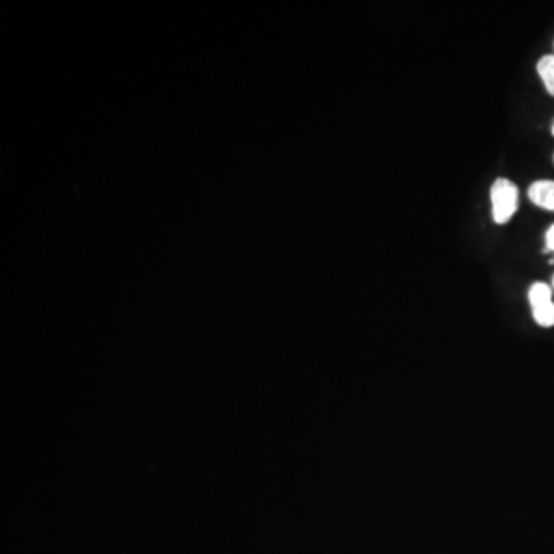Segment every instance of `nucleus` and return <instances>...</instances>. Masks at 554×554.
I'll use <instances>...</instances> for the list:
<instances>
[{"label": "nucleus", "instance_id": "obj_1", "mask_svg": "<svg viewBox=\"0 0 554 554\" xmlns=\"http://www.w3.org/2000/svg\"><path fill=\"white\" fill-rule=\"evenodd\" d=\"M493 219L496 224L505 225L513 219L519 208V188L510 179L499 177L490 191Z\"/></svg>", "mask_w": 554, "mask_h": 554}, {"label": "nucleus", "instance_id": "obj_2", "mask_svg": "<svg viewBox=\"0 0 554 554\" xmlns=\"http://www.w3.org/2000/svg\"><path fill=\"white\" fill-rule=\"evenodd\" d=\"M528 301H530L534 321L541 327H554V302L551 288L544 282H536L528 290Z\"/></svg>", "mask_w": 554, "mask_h": 554}, {"label": "nucleus", "instance_id": "obj_3", "mask_svg": "<svg viewBox=\"0 0 554 554\" xmlns=\"http://www.w3.org/2000/svg\"><path fill=\"white\" fill-rule=\"evenodd\" d=\"M528 197L536 207L554 211V181H536L528 188Z\"/></svg>", "mask_w": 554, "mask_h": 554}, {"label": "nucleus", "instance_id": "obj_4", "mask_svg": "<svg viewBox=\"0 0 554 554\" xmlns=\"http://www.w3.org/2000/svg\"><path fill=\"white\" fill-rule=\"evenodd\" d=\"M536 70H538V74L541 76L548 93L554 96V54L542 56L539 59L538 65H536Z\"/></svg>", "mask_w": 554, "mask_h": 554}, {"label": "nucleus", "instance_id": "obj_5", "mask_svg": "<svg viewBox=\"0 0 554 554\" xmlns=\"http://www.w3.org/2000/svg\"><path fill=\"white\" fill-rule=\"evenodd\" d=\"M545 244H547V250L554 253V225H551L547 234H545Z\"/></svg>", "mask_w": 554, "mask_h": 554}, {"label": "nucleus", "instance_id": "obj_6", "mask_svg": "<svg viewBox=\"0 0 554 554\" xmlns=\"http://www.w3.org/2000/svg\"><path fill=\"white\" fill-rule=\"evenodd\" d=\"M551 134H553L554 136V124H553V128H551Z\"/></svg>", "mask_w": 554, "mask_h": 554}, {"label": "nucleus", "instance_id": "obj_7", "mask_svg": "<svg viewBox=\"0 0 554 554\" xmlns=\"http://www.w3.org/2000/svg\"><path fill=\"white\" fill-rule=\"evenodd\" d=\"M553 287H554V277H553Z\"/></svg>", "mask_w": 554, "mask_h": 554}, {"label": "nucleus", "instance_id": "obj_8", "mask_svg": "<svg viewBox=\"0 0 554 554\" xmlns=\"http://www.w3.org/2000/svg\"><path fill=\"white\" fill-rule=\"evenodd\" d=\"M553 159H554V157H553Z\"/></svg>", "mask_w": 554, "mask_h": 554}]
</instances>
